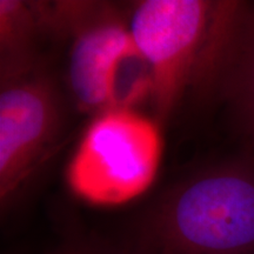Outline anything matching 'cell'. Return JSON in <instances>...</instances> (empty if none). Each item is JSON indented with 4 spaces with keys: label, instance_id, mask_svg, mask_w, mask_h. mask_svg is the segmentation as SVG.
I'll list each match as a JSON object with an SVG mask.
<instances>
[{
    "label": "cell",
    "instance_id": "6da1fadb",
    "mask_svg": "<svg viewBox=\"0 0 254 254\" xmlns=\"http://www.w3.org/2000/svg\"><path fill=\"white\" fill-rule=\"evenodd\" d=\"M246 1L140 0L129 27L152 73L151 103L163 125L186 99L219 98Z\"/></svg>",
    "mask_w": 254,
    "mask_h": 254
},
{
    "label": "cell",
    "instance_id": "7a4b0ae2",
    "mask_svg": "<svg viewBox=\"0 0 254 254\" xmlns=\"http://www.w3.org/2000/svg\"><path fill=\"white\" fill-rule=\"evenodd\" d=\"M124 254H254V163L190 174L139 218Z\"/></svg>",
    "mask_w": 254,
    "mask_h": 254
},
{
    "label": "cell",
    "instance_id": "3957f363",
    "mask_svg": "<svg viewBox=\"0 0 254 254\" xmlns=\"http://www.w3.org/2000/svg\"><path fill=\"white\" fill-rule=\"evenodd\" d=\"M56 41L67 44L65 91L94 117L151 101L152 73L129 27L128 7L111 1H51Z\"/></svg>",
    "mask_w": 254,
    "mask_h": 254
},
{
    "label": "cell",
    "instance_id": "277c9868",
    "mask_svg": "<svg viewBox=\"0 0 254 254\" xmlns=\"http://www.w3.org/2000/svg\"><path fill=\"white\" fill-rule=\"evenodd\" d=\"M160 126L136 109L91 117L66 166L69 192L97 207H116L141 196L153 185L161 164Z\"/></svg>",
    "mask_w": 254,
    "mask_h": 254
},
{
    "label": "cell",
    "instance_id": "5b68a950",
    "mask_svg": "<svg viewBox=\"0 0 254 254\" xmlns=\"http://www.w3.org/2000/svg\"><path fill=\"white\" fill-rule=\"evenodd\" d=\"M69 100L49 63L0 80V212L23 206L62 144Z\"/></svg>",
    "mask_w": 254,
    "mask_h": 254
},
{
    "label": "cell",
    "instance_id": "8992f818",
    "mask_svg": "<svg viewBox=\"0 0 254 254\" xmlns=\"http://www.w3.org/2000/svg\"><path fill=\"white\" fill-rule=\"evenodd\" d=\"M55 40L51 1L0 0V80L46 63L41 45Z\"/></svg>",
    "mask_w": 254,
    "mask_h": 254
},
{
    "label": "cell",
    "instance_id": "52a82bcc",
    "mask_svg": "<svg viewBox=\"0 0 254 254\" xmlns=\"http://www.w3.org/2000/svg\"><path fill=\"white\" fill-rule=\"evenodd\" d=\"M232 118L254 147V2H246L219 91Z\"/></svg>",
    "mask_w": 254,
    "mask_h": 254
},
{
    "label": "cell",
    "instance_id": "ba28073f",
    "mask_svg": "<svg viewBox=\"0 0 254 254\" xmlns=\"http://www.w3.org/2000/svg\"><path fill=\"white\" fill-rule=\"evenodd\" d=\"M47 254H124L119 244L94 233L71 232Z\"/></svg>",
    "mask_w": 254,
    "mask_h": 254
}]
</instances>
